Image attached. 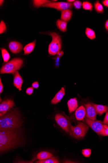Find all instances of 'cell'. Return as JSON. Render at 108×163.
Wrapping results in <instances>:
<instances>
[{
	"instance_id": "obj_1",
	"label": "cell",
	"mask_w": 108,
	"mask_h": 163,
	"mask_svg": "<svg viewBox=\"0 0 108 163\" xmlns=\"http://www.w3.org/2000/svg\"><path fill=\"white\" fill-rule=\"evenodd\" d=\"M21 142V132L18 129L0 131V150L3 153L18 146Z\"/></svg>"
},
{
	"instance_id": "obj_2",
	"label": "cell",
	"mask_w": 108,
	"mask_h": 163,
	"mask_svg": "<svg viewBox=\"0 0 108 163\" xmlns=\"http://www.w3.org/2000/svg\"><path fill=\"white\" fill-rule=\"evenodd\" d=\"M23 123L18 110L12 109L1 117L0 130H15L20 128Z\"/></svg>"
},
{
	"instance_id": "obj_3",
	"label": "cell",
	"mask_w": 108,
	"mask_h": 163,
	"mask_svg": "<svg viewBox=\"0 0 108 163\" xmlns=\"http://www.w3.org/2000/svg\"><path fill=\"white\" fill-rule=\"evenodd\" d=\"M23 61L20 58L12 59L2 66L1 74H14L19 70L23 65Z\"/></svg>"
},
{
	"instance_id": "obj_4",
	"label": "cell",
	"mask_w": 108,
	"mask_h": 163,
	"mask_svg": "<svg viewBox=\"0 0 108 163\" xmlns=\"http://www.w3.org/2000/svg\"><path fill=\"white\" fill-rule=\"evenodd\" d=\"M46 34L51 36L52 41L49 44L48 52L50 54L54 56L61 51L62 42L61 37L56 33L51 32Z\"/></svg>"
},
{
	"instance_id": "obj_5",
	"label": "cell",
	"mask_w": 108,
	"mask_h": 163,
	"mask_svg": "<svg viewBox=\"0 0 108 163\" xmlns=\"http://www.w3.org/2000/svg\"><path fill=\"white\" fill-rule=\"evenodd\" d=\"M56 123L61 127L72 136H73L71 130V122L69 118L60 114H57L55 117Z\"/></svg>"
},
{
	"instance_id": "obj_6",
	"label": "cell",
	"mask_w": 108,
	"mask_h": 163,
	"mask_svg": "<svg viewBox=\"0 0 108 163\" xmlns=\"http://www.w3.org/2000/svg\"><path fill=\"white\" fill-rule=\"evenodd\" d=\"M71 128L74 137L80 140L84 137L89 127L87 125L80 122L76 126L71 125Z\"/></svg>"
},
{
	"instance_id": "obj_7",
	"label": "cell",
	"mask_w": 108,
	"mask_h": 163,
	"mask_svg": "<svg viewBox=\"0 0 108 163\" xmlns=\"http://www.w3.org/2000/svg\"><path fill=\"white\" fill-rule=\"evenodd\" d=\"M85 123L98 135H102L104 129L103 122L100 121L92 120L88 119H85Z\"/></svg>"
},
{
	"instance_id": "obj_8",
	"label": "cell",
	"mask_w": 108,
	"mask_h": 163,
	"mask_svg": "<svg viewBox=\"0 0 108 163\" xmlns=\"http://www.w3.org/2000/svg\"><path fill=\"white\" fill-rule=\"evenodd\" d=\"M73 3L66 2H54L51 1L49 3L45 4L42 7L51 8L57 9L60 11H63L72 8Z\"/></svg>"
},
{
	"instance_id": "obj_9",
	"label": "cell",
	"mask_w": 108,
	"mask_h": 163,
	"mask_svg": "<svg viewBox=\"0 0 108 163\" xmlns=\"http://www.w3.org/2000/svg\"><path fill=\"white\" fill-rule=\"evenodd\" d=\"M15 106L13 101L7 100L1 102L0 105V116L1 117Z\"/></svg>"
},
{
	"instance_id": "obj_10",
	"label": "cell",
	"mask_w": 108,
	"mask_h": 163,
	"mask_svg": "<svg viewBox=\"0 0 108 163\" xmlns=\"http://www.w3.org/2000/svg\"><path fill=\"white\" fill-rule=\"evenodd\" d=\"M85 105L86 109V117L92 120H96L97 113L93 103H88L85 104Z\"/></svg>"
},
{
	"instance_id": "obj_11",
	"label": "cell",
	"mask_w": 108,
	"mask_h": 163,
	"mask_svg": "<svg viewBox=\"0 0 108 163\" xmlns=\"http://www.w3.org/2000/svg\"><path fill=\"white\" fill-rule=\"evenodd\" d=\"M9 48L11 51L14 54H19L23 49V45L20 42H11L9 43Z\"/></svg>"
},
{
	"instance_id": "obj_12",
	"label": "cell",
	"mask_w": 108,
	"mask_h": 163,
	"mask_svg": "<svg viewBox=\"0 0 108 163\" xmlns=\"http://www.w3.org/2000/svg\"><path fill=\"white\" fill-rule=\"evenodd\" d=\"M14 85L19 90H21L23 80L18 71L14 73Z\"/></svg>"
},
{
	"instance_id": "obj_13",
	"label": "cell",
	"mask_w": 108,
	"mask_h": 163,
	"mask_svg": "<svg viewBox=\"0 0 108 163\" xmlns=\"http://www.w3.org/2000/svg\"><path fill=\"white\" fill-rule=\"evenodd\" d=\"M86 114L85 108L83 105H81L76 110L75 113L76 118L78 121H82L84 118Z\"/></svg>"
},
{
	"instance_id": "obj_14",
	"label": "cell",
	"mask_w": 108,
	"mask_h": 163,
	"mask_svg": "<svg viewBox=\"0 0 108 163\" xmlns=\"http://www.w3.org/2000/svg\"><path fill=\"white\" fill-rule=\"evenodd\" d=\"M65 95V91L64 87H62L57 93L54 97L52 100L51 103L53 104H56L59 103Z\"/></svg>"
},
{
	"instance_id": "obj_15",
	"label": "cell",
	"mask_w": 108,
	"mask_h": 163,
	"mask_svg": "<svg viewBox=\"0 0 108 163\" xmlns=\"http://www.w3.org/2000/svg\"><path fill=\"white\" fill-rule=\"evenodd\" d=\"M68 104L70 113L75 111L78 107L76 98H71L70 99L68 102Z\"/></svg>"
},
{
	"instance_id": "obj_16",
	"label": "cell",
	"mask_w": 108,
	"mask_h": 163,
	"mask_svg": "<svg viewBox=\"0 0 108 163\" xmlns=\"http://www.w3.org/2000/svg\"><path fill=\"white\" fill-rule=\"evenodd\" d=\"M72 15V13L70 9H66L62 11L61 13V19L66 22H68L70 20Z\"/></svg>"
},
{
	"instance_id": "obj_17",
	"label": "cell",
	"mask_w": 108,
	"mask_h": 163,
	"mask_svg": "<svg viewBox=\"0 0 108 163\" xmlns=\"http://www.w3.org/2000/svg\"><path fill=\"white\" fill-rule=\"evenodd\" d=\"M97 114L101 115L108 111V107L107 105L93 104Z\"/></svg>"
},
{
	"instance_id": "obj_18",
	"label": "cell",
	"mask_w": 108,
	"mask_h": 163,
	"mask_svg": "<svg viewBox=\"0 0 108 163\" xmlns=\"http://www.w3.org/2000/svg\"><path fill=\"white\" fill-rule=\"evenodd\" d=\"M36 42V40H35L34 42L30 43L24 47L23 49L24 54H29L33 51L35 47Z\"/></svg>"
},
{
	"instance_id": "obj_19",
	"label": "cell",
	"mask_w": 108,
	"mask_h": 163,
	"mask_svg": "<svg viewBox=\"0 0 108 163\" xmlns=\"http://www.w3.org/2000/svg\"><path fill=\"white\" fill-rule=\"evenodd\" d=\"M53 156L51 153L47 152H39L37 155V159L39 160H43L48 159Z\"/></svg>"
},
{
	"instance_id": "obj_20",
	"label": "cell",
	"mask_w": 108,
	"mask_h": 163,
	"mask_svg": "<svg viewBox=\"0 0 108 163\" xmlns=\"http://www.w3.org/2000/svg\"><path fill=\"white\" fill-rule=\"evenodd\" d=\"M67 22L60 19L56 21V25L59 29L61 32H65L67 31Z\"/></svg>"
},
{
	"instance_id": "obj_21",
	"label": "cell",
	"mask_w": 108,
	"mask_h": 163,
	"mask_svg": "<svg viewBox=\"0 0 108 163\" xmlns=\"http://www.w3.org/2000/svg\"><path fill=\"white\" fill-rule=\"evenodd\" d=\"M38 163H59L58 159L56 157H52L43 160H39L36 162Z\"/></svg>"
},
{
	"instance_id": "obj_22",
	"label": "cell",
	"mask_w": 108,
	"mask_h": 163,
	"mask_svg": "<svg viewBox=\"0 0 108 163\" xmlns=\"http://www.w3.org/2000/svg\"><path fill=\"white\" fill-rule=\"evenodd\" d=\"M85 34L89 39L93 40L95 38V35L94 31L89 28H86L85 30Z\"/></svg>"
},
{
	"instance_id": "obj_23",
	"label": "cell",
	"mask_w": 108,
	"mask_h": 163,
	"mask_svg": "<svg viewBox=\"0 0 108 163\" xmlns=\"http://www.w3.org/2000/svg\"><path fill=\"white\" fill-rule=\"evenodd\" d=\"M95 10L98 13H103L104 11V8L101 4L100 3L99 1H97L94 3Z\"/></svg>"
},
{
	"instance_id": "obj_24",
	"label": "cell",
	"mask_w": 108,
	"mask_h": 163,
	"mask_svg": "<svg viewBox=\"0 0 108 163\" xmlns=\"http://www.w3.org/2000/svg\"><path fill=\"white\" fill-rule=\"evenodd\" d=\"M1 50L4 63L8 62L10 58V55L9 52L5 49L1 48Z\"/></svg>"
},
{
	"instance_id": "obj_25",
	"label": "cell",
	"mask_w": 108,
	"mask_h": 163,
	"mask_svg": "<svg viewBox=\"0 0 108 163\" xmlns=\"http://www.w3.org/2000/svg\"><path fill=\"white\" fill-rule=\"evenodd\" d=\"M51 2L49 1L46 0H34L33 1V5L36 7H39L42 6L44 5L49 3Z\"/></svg>"
},
{
	"instance_id": "obj_26",
	"label": "cell",
	"mask_w": 108,
	"mask_h": 163,
	"mask_svg": "<svg viewBox=\"0 0 108 163\" xmlns=\"http://www.w3.org/2000/svg\"><path fill=\"white\" fill-rule=\"evenodd\" d=\"M83 8L85 10H88L92 11L93 9V6L92 4L88 1H85L83 3Z\"/></svg>"
},
{
	"instance_id": "obj_27",
	"label": "cell",
	"mask_w": 108,
	"mask_h": 163,
	"mask_svg": "<svg viewBox=\"0 0 108 163\" xmlns=\"http://www.w3.org/2000/svg\"><path fill=\"white\" fill-rule=\"evenodd\" d=\"M6 26L5 23L3 21H1L0 23V34L6 32Z\"/></svg>"
},
{
	"instance_id": "obj_28",
	"label": "cell",
	"mask_w": 108,
	"mask_h": 163,
	"mask_svg": "<svg viewBox=\"0 0 108 163\" xmlns=\"http://www.w3.org/2000/svg\"><path fill=\"white\" fill-rule=\"evenodd\" d=\"M91 150L90 149H85L82 150L83 155L85 157H89L91 155Z\"/></svg>"
},
{
	"instance_id": "obj_29",
	"label": "cell",
	"mask_w": 108,
	"mask_h": 163,
	"mask_svg": "<svg viewBox=\"0 0 108 163\" xmlns=\"http://www.w3.org/2000/svg\"><path fill=\"white\" fill-rule=\"evenodd\" d=\"M73 5L76 9H79L81 8L82 3L80 1H74Z\"/></svg>"
},
{
	"instance_id": "obj_30",
	"label": "cell",
	"mask_w": 108,
	"mask_h": 163,
	"mask_svg": "<svg viewBox=\"0 0 108 163\" xmlns=\"http://www.w3.org/2000/svg\"><path fill=\"white\" fill-rule=\"evenodd\" d=\"M104 129L103 131L102 135L108 136V126L107 125H104Z\"/></svg>"
},
{
	"instance_id": "obj_31",
	"label": "cell",
	"mask_w": 108,
	"mask_h": 163,
	"mask_svg": "<svg viewBox=\"0 0 108 163\" xmlns=\"http://www.w3.org/2000/svg\"><path fill=\"white\" fill-rule=\"evenodd\" d=\"M33 87H29L26 91V93L29 95L32 94L33 91Z\"/></svg>"
},
{
	"instance_id": "obj_32",
	"label": "cell",
	"mask_w": 108,
	"mask_h": 163,
	"mask_svg": "<svg viewBox=\"0 0 108 163\" xmlns=\"http://www.w3.org/2000/svg\"><path fill=\"white\" fill-rule=\"evenodd\" d=\"M103 122V124L108 125V111L107 112L106 115H105L104 121Z\"/></svg>"
},
{
	"instance_id": "obj_33",
	"label": "cell",
	"mask_w": 108,
	"mask_h": 163,
	"mask_svg": "<svg viewBox=\"0 0 108 163\" xmlns=\"http://www.w3.org/2000/svg\"><path fill=\"white\" fill-rule=\"evenodd\" d=\"M32 86L33 88L37 89L39 87V83L37 81H36L32 84Z\"/></svg>"
},
{
	"instance_id": "obj_34",
	"label": "cell",
	"mask_w": 108,
	"mask_h": 163,
	"mask_svg": "<svg viewBox=\"0 0 108 163\" xmlns=\"http://www.w3.org/2000/svg\"><path fill=\"white\" fill-rule=\"evenodd\" d=\"M3 86L1 82V78H0V93H1L3 92Z\"/></svg>"
},
{
	"instance_id": "obj_35",
	"label": "cell",
	"mask_w": 108,
	"mask_h": 163,
	"mask_svg": "<svg viewBox=\"0 0 108 163\" xmlns=\"http://www.w3.org/2000/svg\"><path fill=\"white\" fill-rule=\"evenodd\" d=\"M102 3L105 6L108 7V0L103 1Z\"/></svg>"
},
{
	"instance_id": "obj_36",
	"label": "cell",
	"mask_w": 108,
	"mask_h": 163,
	"mask_svg": "<svg viewBox=\"0 0 108 163\" xmlns=\"http://www.w3.org/2000/svg\"><path fill=\"white\" fill-rule=\"evenodd\" d=\"M64 54V52H63L60 51L59 52L58 54H57V55H58V56L59 57H61Z\"/></svg>"
},
{
	"instance_id": "obj_37",
	"label": "cell",
	"mask_w": 108,
	"mask_h": 163,
	"mask_svg": "<svg viewBox=\"0 0 108 163\" xmlns=\"http://www.w3.org/2000/svg\"><path fill=\"white\" fill-rule=\"evenodd\" d=\"M105 28L108 32V20L106 21L105 23Z\"/></svg>"
},
{
	"instance_id": "obj_38",
	"label": "cell",
	"mask_w": 108,
	"mask_h": 163,
	"mask_svg": "<svg viewBox=\"0 0 108 163\" xmlns=\"http://www.w3.org/2000/svg\"><path fill=\"white\" fill-rule=\"evenodd\" d=\"M4 1H1H1H0V4H1V6L3 4Z\"/></svg>"
},
{
	"instance_id": "obj_39",
	"label": "cell",
	"mask_w": 108,
	"mask_h": 163,
	"mask_svg": "<svg viewBox=\"0 0 108 163\" xmlns=\"http://www.w3.org/2000/svg\"><path fill=\"white\" fill-rule=\"evenodd\" d=\"M68 1V2H74V1H74V0H68V1Z\"/></svg>"
},
{
	"instance_id": "obj_40",
	"label": "cell",
	"mask_w": 108,
	"mask_h": 163,
	"mask_svg": "<svg viewBox=\"0 0 108 163\" xmlns=\"http://www.w3.org/2000/svg\"></svg>"
}]
</instances>
